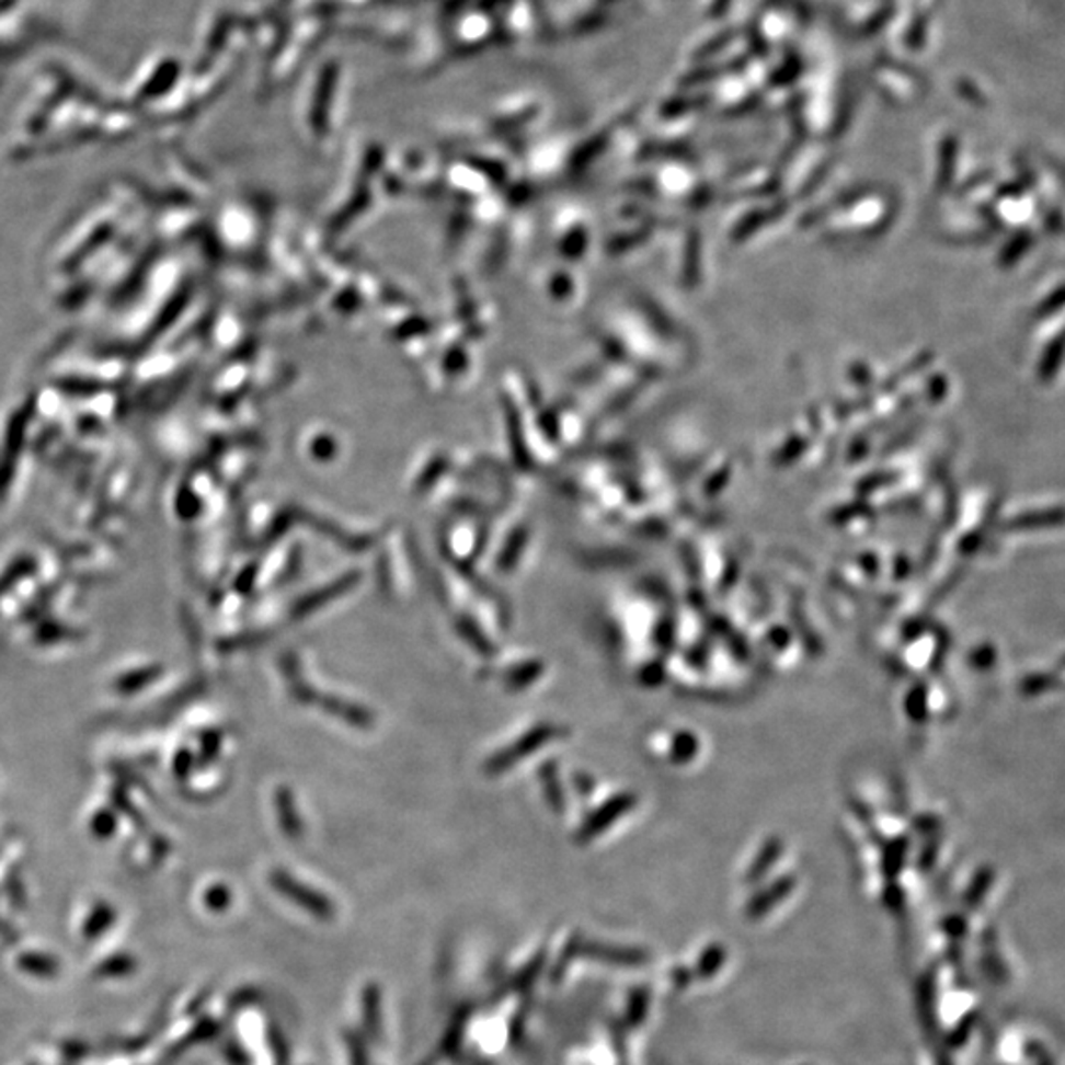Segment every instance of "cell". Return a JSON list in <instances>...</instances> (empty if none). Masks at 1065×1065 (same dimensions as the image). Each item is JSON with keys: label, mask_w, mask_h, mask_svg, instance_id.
Here are the masks:
<instances>
[{"label": "cell", "mask_w": 1065, "mask_h": 1065, "mask_svg": "<svg viewBox=\"0 0 1065 1065\" xmlns=\"http://www.w3.org/2000/svg\"><path fill=\"white\" fill-rule=\"evenodd\" d=\"M276 888L283 890V894L290 897L296 904H302L306 909H310L314 916L330 917L332 916V907L328 904V900L322 896H318L314 892L306 890L305 886H298L296 882H293L290 878L278 877L275 880Z\"/></svg>", "instance_id": "1"}]
</instances>
